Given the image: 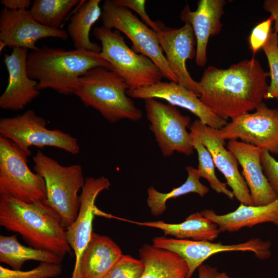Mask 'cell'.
<instances>
[{
  "instance_id": "4fadbf2b",
  "label": "cell",
  "mask_w": 278,
  "mask_h": 278,
  "mask_svg": "<svg viewBox=\"0 0 278 278\" xmlns=\"http://www.w3.org/2000/svg\"><path fill=\"white\" fill-rule=\"evenodd\" d=\"M66 30L45 27L33 18L29 10L3 8L0 13V50L8 46L36 50L38 41L46 38L66 40Z\"/></svg>"
},
{
  "instance_id": "e575fe53",
  "label": "cell",
  "mask_w": 278,
  "mask_h": 278,
  "mask_svg": "<svg viewBox=\"0 0 278 278\" xmlns=\"http://www.w3.org/2000/svg\"><path fill=\"white\" fill-rule=\"evenodd\" d=\"M260 161L264 175L278 196V161L266 150L262 151Z\"/></svg>"
},
{
  "instance_id": "4dcf8cb0",
  "label": "cell",
  "mask_w": 278,
  "mask_h": 278,
  "mask_svg": "<svg viewBox=\"0 0 278 278\" xmlns=\"http://www.w3.org/2000/svg\"><path fill=\"white\" fill-rule=\"evenodd\" d=\"M61 264L41 262L32 269L22 271L0 266V278H56L62 273Z\"/></svg>"
},
{
  "instance_id": "d6986e66",
  "label": "cell",
  "mask_w": 278,
  "mask_h": 278,
  "mask_svg": "<svg viewBox=\"0 0 278 278\" xmlns=\"http://www.w3.org/2000/svg\"><path fill=\"white\" fill-rule=\"evenodd\" d=\"M228 149L242 167L241 175L250 191L253 205H265L278 198L264 175L260 161L261 149L237 140H229Z\"/></svg>"
},
{
  "instance_id": "9c48e42d",
  "label": "cell",
  "mask_w": 278,
  "mask_h": 278,
  "mask_svg": "<svg viewBox=\"0 0 278 278\" xmlns=\"http://www.w3.org/2000/svg\"><path fill=\"white\" fill-rule=\"evenodd\" d=\"M101 18L103 26L115 28L125 34L132 43L131 49L149 57L158 66L164 78L178 83L163 54L156 31L138 19L130 10L115 5L113 0L104 1Z\"/></svg>"
},
{
  "instance_id": "f546056e",
  "label": "cell",
  "mask_w": 278,
  "mask_h": 278,
  "mask_svg": "<svg viewBox=\"0 0 278 278\" xmlns=\"http://www.w3.org/2000/svg\"><path fill=\"white\" fill-rule=\"evenodd\" d=\"M267 58L270 82L264 99L278 98V33L272 31L263 46Z\"/></svg>"
},
{
  "instance_id": "8fae6325",
  "label": "cell",
  "mask_w": 278,
  "mask_h": 278,
  "mask_svg": "<svg viewBox=\"0 0 278 278\" xmlns=\"http://www.w3.org/2000/svg\"><path fill=\"white\" fill-rule=\"evenodd\" d=\"M152 245L159 249L176 253L187 263L188 271L186 278H190L195 271L210 256L223 252H251L260 259L268 258L271 255V242L256 238L237 244L223 245L209 240H193L155 237Z\"/></svg>"
},
{
  "instance_id": "f1b7e54d",
  "label": "cell",
  "mask_w": 278,
  "mask_h": 278,
  "mask_svg": "<svg viewBox=\"0 0 278 278\" xmlns=\"http://www.w3.org/2000/svg\"><path fill=\"white\" fill-rule=\"evenodd\" d=\"M191 137L194 148L198 153L197 169L201 178L206 179L211 187L216 192L223 194L229 199H233L234 196L232 190L228 189L226 183L221 182L215 174V165L208 149L198 138L193 136Z\"/></svg>"
},
{
  "instance_id": "3957f363",
  "label": "cell",
  "mask_w": 278,
  "mask_h": 278,
  "mask_svg": "<svg viewBox=\"0 0 278 278\" xmlns=\"http://www.w3.org/2000/svg\"><path fill=\"white\" fill-rule=\"evenodd\" d=\"M96 67L113 71L98 53L86 50L44 45L32 50L27 59L28 76L37 81L39 91L49 89L65 95L74 94L80 78Z\"/></svg>"
},
{
  "instance_id": "e0dca14e",
  "label": "cell",
  "mask_w": 278,
  "mask_h": 278,
  "mask_svg": "<svg viewBox=\"0 0 278 278\" xmlns=\"http://www.w3.org/2000/svg\"><path fill=\"white\" fill-rule=\"evenodd\" d=\"M28 49H12L4 55V63L8 73L7 86L0 96V107L9 111H20L40 95L37 81L31 79L27 70Z\"/></svg>"
},
{
  "instance_id": "74e56055",
  "label": "cell",
  "mask_w": 278,
  "mask_h": 278,
  "mask_svg": "<svg viewBox=\"0 0 278 278\" xmlns=\"http://www.w3.org/2000/svg\"><path fill=\"white\" fill-rule=\"evenodd\" d=\"M217 271L216 268L202 264L198 268L199 278H213Z\"/></svg>"
},
{
  "instance_id": "7c38bea8",
  "label": "cell",
  "mask_w": 278,
  "mask_h": 278,
  "mask_svg": "<svg viewBox=\"0 0 278 278\" xmlns=\"http://www.w3.org/2000/svg\"><path fill=\"white\" fill-rule=\"evenodd\" d=\"M224 140H237L262 150L278 154V109L263 102L253 113H246L232 119L220 129Z\"/></svg>"
},
{
  "instance_id": "7402d4cb",
  "label": "cell",
  "mask_w": 278,
  "mask_h": 278,
  "mask_svg": "<svg viewBox=\"0 0 278 278\" xmlns=\"http://www.w3.org/2000/svg\"><path fill=\"white\" fill-rule=\"evenodd\" d=\"M201 213L218 225L220 232H235L266 222L278 227V198L265 205L240 203L235 211L223 215H218L211 210H204Z\"/></svg>"
},
{
  "instance_id": "52a82bcc",
  "label": "cell",
  "mask_w": 278,
  "mask_h": 278,
  "mask_svg": "<svg viewBox=\"0 0 278 278\" xmlns=\"http://www.w3.org/2000/svg\"><path fill=\"white\" fill-rule=\"evenodd\" d=\"M28 157L12 141L0 136V196L26 203L46 200L45 181L30 169Z\"/></svg>"
},
{
  "instance_id": "8d00e7d4",
  "label": "cell",
  "mask_w": 278,
  "mask_h": 278,
  "mask_svg": "<svg viewBox=\"0 0 278 278\" xmlns=\"http://www.w3.org/2000/svg\"><path fill=\"white\" fill-rule=\"evenodd\" d=\"M1 3L5 8L13 11L27 10L32 5L29 0H2Z\"/></svg>"
},
{
  "instance_id": "836d02e7",
  "label": "cell",
  "mask_w": 278,
  "mask_h": 278,
  "mask_svg": "<svg viewBox=\"0 0 278 278\" xmlns=\"http://www.w3.org/2000/svg\"><path fill=\"white\" fill-rule=\"evenodd\" d=\"M113 2L117 6L134 11L148 26L156 32L163 26L162 23L151 20L145 9L146 1L145 0H113Z\"/></svg>"
},
{
  "instance_id": "30bf717a",
  "label": "cell",
  "mask_w": 278,
  "mask_h": 278,
  "mask_svg": "<svg viewBox=\"0 0 278 278\" xmlns=\"http://www.w3.org/2000/svg\"><path fill=\"white\" fill-rule=\"evenodd\" d=\"M144 102L150 130L162 155L170 157L175 152L192 155L194 148L187 130L190 124V117L182 115L176 106L154 98L145 99Z\"/></svg>"
},
{
  "instance_id": "484cf974",
  "label": "cell",
  "mask_w": 278,
  "mask_h": 278,
  "mask_svg": "<svg viewBox=\"0 0 278 278\" xmlns=\"http://www.w3.org/2000/svg\"><path fill=\"white\" fill-rule=\"evenodd\" d=\"M63 259L53 252L22 245L15 235H0V262L12 269L21 270L28 260L61 264Z\"/></svg>"
},
{
  "instance_id": "7a4b0ae2",
  "label": "cell",
  "mask_w": 278,
  "mask_h": 278,
  "mask_svg": "<svg viewBox=\"0 0 278 278\" xmlns=\"http://www.w3.org/2000/svg\"><path fill=\"white\" fill-rule=\"evenodd\" d=\"M0 225L19 233L34 249L53 252L63 258L72 252L60 216L44 201L26 203L0 196Z\"/></svg>"
},
{
  "instance_id": "8992f818",
  "label": "cell",
  "mask_w": 278,
  "mask_h": 278,
  "mask_svg": "<svg viewBox=\"0 0 278 278\" xmlns=\"http://www.w3.org/2000/svg\"><path fill=\"white\" fill-rule=\"evenodd\" d=\"M94 35L101 43L100 56L124 79L129 86L127 92L162 81L164 77L158 66L129 47L119 31L102 25L94 29Z\"/></svg>"
},
{
  "instance_id": "cb8c5ba5",
  "label": "cell",
  "mask_w": 278,
  "mask_h": 278,
  "mask_svg": "<svg viewBox=\"0 0 278 278\" xmlns=\"http://www.w3.org/2000/svg\"><path fill=\"white\" fill-rule=\"evenodd\" d=\"M121 219L139 225L160 229L165 235H171L177 239L213 241L220 233L218 225L204 217L201 212L190 214L180 223H168L161 221L138 222Z\"/></svg>"
},
{
  "instance_id": "ffe728a7",
  "label": "cell",
  "mask_w": 278,
  "mask_h": 278,
  "mask_svg": "<svg viewBox=\"0 0 278 278\" xmlns=\"http://www.w3.org/2000/svg\"><path fill=\"white\" fill-rule=\"evenodd\" d=\"M226 3L224 0H200L195 11H191L187 4L181 12V19L189 23L194 32L196 41L195 62L199 66H204L206 63L210 38L218 34L222 29L220 19Z\"/></svg>"
},
{
  "instance_id": "9a60e30c",
  "label": "cell",
  "mask_w": 278,
  "mask_h": 278,
  "mask_svg": "<svg viewBox=\"0 0 278 278\" xmlns=\"http://www.w3.org/2000/svg\"><path fill=\"white\" fill-rule=\"evenodd\" d=\"M160 45L178 83L199 97L198 82L189 74L186 62L196 56V41L191 25L186 22L179 28L162 27L157 31Z\"/></svg>"
},
{
  "instance_id": "5b68a950",
  "label": "cell",
  "mask_w": 278,
  "mask_h": 278,
  "mask_svg": "<svg viewBox=\"0 0 278 278\" xmlns=\"http://www.w3.org/2000/svg\"><path fill=\"white\" fill-rule=\"evenodd\" d=\"M33 170L44 179L47 192L44 201L60 216L62 225L66 229L76 219L80 201L78 195L85 179L79 164L63 166L38 150L32 157Z\"/></svg>"
},
{
  "instance_id": "603a6c76",
  "label": "cell",
  "mask_w": 278,
  "mask_h": 278,
  "mask_svg": "<svg viewBox=\"0 0 278 278\" xmlns=\"http://www.w3.org/2000/svg\"><path fill=\"white\" fill-rule=\"evenodd\" d=\"M144 271L140 278H186V262L172 252L144 244L139 250Z\"/></svg>"
},
{
  "instance_id": "1f68e13d",
  "label": "cell",
  "mask_w": 278,
  "mask_h": 278,
  "mask_svg": "<svg viewBox=\"0 0 278 278\" xmlns=\"http://www.w3.org/2000/svg\"><path fill=\"white\" fill-rule=\"evenodd\" d=\"M144 268L141 259L122 254L102 278H140Z\"/></svg>"
},
{
  "instance_id": "5bb4252c",
  "label": "cell",
  "mask_w": 278,
  "mask_h": 278,
  "mask_svg": "<svg viewBox=\"0 0 278 278\" xmlns=\"http://www.w3.org/2000/svg\"><path fill=\"white\" fill-rule=\"evenodd\" d=\"M189 129L190 136L198 138L210 152L215 167L224 176L234 197L240 203L253 205L249 188L238 170V162L225 148V141L219 136L218 129L208 127L198 119L192 123Z\"/></svg>"
},
{
  "instance_id": "ab89813d",
  "label": "cell",
  "mask_w": 278,
  "mask_h": 278,
  "mask_svg": "<svg viewBox=\"0 0 278 278\" xmlns=\"http://www.w3.org/2000/svg\"><path fill=\"white\" fill-rule=\"evenodd\" d=\"M276 100H277V102H278V98H277Z\"/></svg>"
},
{
  "instance_id": "83f0119b",
  "label": "cell",
  "mask_w": 278,
  "mask_h": 278,
  "mask_svg": "<svg viewBox=\"0 0 278 278\" xmlns=\"http://www.w3.org/2000/svg\"><path fill=\"white\" fill-rule=\"evenodd\" d=\"M79 0H34L29 11L39 24L59 29L71 9L81 3Z\"/></svg>"
},
{
  "instance_id": "d4e9b609",
  "label": "cell",
  "mask_w": 278,
  "mask_h": 278,
  "mask_svg": "<svg viewBox=\"0 0 278 278\" xmlns=\"http://www.w3.org/2000/svg\"><path fill=\"white\" fill-rule=\"evenodd\" d=\"M100 0L82 1L70 19L66 32L75 49L100 53L101 47L91 41L90 33L93 25L101 16Z\"/></svg>"
},
{
  "instance_id": "d6a6232c",
  "label": "cell",
  "mask_w": 278,
  "mask_h": 278,
  "mask_svg": "<svg viewBox=\"0 0 278 278\" xmlns=\"http://www.w3.org/2000/svg\"><path fill=\"white\" fill-rule=\"evenodd\" d=\"M273 18L270 15L266 20L259 23L252 29L249 37L250 49L255 54L267 41L272 31Z\"/></svg>"
},
{
  "instance_id": "44dd1931",
  "label": "cell",
  "mask_w": 278,
  "mask_h": 278,
  "mask_svg": "<svg viewBox=\"0 0 278 278\" xmlns=\"http://www.w3.org/2000/svg\"><path fill=\"white\" fill-rule=\"evenodd\" d=\"M122 254L111 238L93 232L70 278H102Z\"/></svg>"
},
{
  "instance_id": "d590c367",
  "label": "cell",
  "mask_w": 278,
  "mask_h": 278,
  "mask_svg": "<svg viewBox=\"0 0 278 278\" xmlns=\"http://www.w3.org/2000/svg\"><path fill=\"white\" fill-rule=\"evenodd\" d=\"M263 8L273 18V32L278 33V0H265Z\"/></svg>"
},
{
  "instance_id": "ac0fdd59",
  "label": "cell",
  "mask_w": 278,
  "mask_h": 278,
  "mask_svg": "<svg viewBox=\"0 0 278 278\" xmlns=\"http://www.w3.org/2000/svg\"><path fill=\"white\" fill-rule=\"evenodd\" d=\"M111 183L103 176L86 177L80 196V208L75 221L66 230L67 241L75 255L74 268L77 266L82 253L88 245L93 232V221L97 208L96 199L103 190L109 189Z\"/></svg>"
},
{
  "instance_id": "2e32d148",
  "label": "cell",
  "mask_w": 278,
  "mask_h": 278,
  "mask_svg": "<svg viewBox=\"0 0 278 278\" xmlns=\"http://www.w3.org/2000/svg\"><path fill=\"white\" fill-rule=\"evenodd\" d=\"M131 98L164 100L174 106L189 111L203 124L208 127L220 129L227 124V120L220 117L207 107L199 96L184 86L175 82L159 81L151 85L127 92Z\"/></svg>"
},
{
  "instance_id": "277c9868",
  "label": "cell",
  "mask_w": 278,
  "mask_h": 278,
  "mask_svg": "<svg viewBox=\"0 0 278 278\" xmlns=\"http://www.w3.org/2000/svg\"><path fill=\"white\" fill-rule=\"evenodd\" d=\"M128 89L115 72L96 67L80 78L74 94L84 106L95 109L111 123L121 119L138 121L143 113L127 95Z\"/></svg>"
},
{
  "instance_id": "6da1fadb",
  "label": "cell",
  "mask_w": 278,
  "mask_h": 278,
  "mask_svg": "<svg viewBox=\"0 0 278 278\" xmlns=\"http://www.w3.org/2000/svg\"><path fill=\"white\" fill-rule=\"evenodd\" d=\"M268 77L254 56L226 69L210 66L198 81L199 98L220 117L232 119L263 102Z\"/></svg>"
},
{
  "instance_id": "ba28073f",
  "label": "cell",
  "mask_w": 278,
  "mask_h": 278,
  "mask_svg": "<svg viewBox=\"0 0 278 278\" xmlns=\"http://www.w3.org/2000/svg\"><path fill=\"white\" fill-rule=\"evenodd\" d=\"M47 121L29 109L22 114L0 119V136L8 138L26 152L29 156V148L53 147L73 155L80 151L76 138L59 129H49Z\"/></svg>"
},
{
  "instance_id": "4316f807",
  "label": "cell",
  "mask_w": 278,
  "mask_h": 278,
  "mask_svg": "<svg viewBox=\"0 0 278 278\" xmlns=\"http://www.w3.org/2000/svg\"><path fill=\"white\" fill-rule=\"evenodd\" d=\"M187 178L181 186L173 188L170 192L163 193L158 192L152 186L147 189V204L151 213L154 216L162 214L166 210V202L172 198H176L189 193H196L203 197L209 192L208 188L200 181L201 176L197 169L192 166H186Z\"/></svg>"
},
{
  "instance_id": "f35d334b",
  "label": "cell",
  "mask_w": 278,
  "mask_h": 278,
  "mask_svg": "<svg viewBox=\"0 0 278 278\" xmlns=\"http://www.w3.org/2000/svg\"><path fill=\"white\" fill-rule=\"evenodd\" d=\"M213 278H231L224 272H218L217 271L215 273Z\"/></svg>"
}]
</instances>
